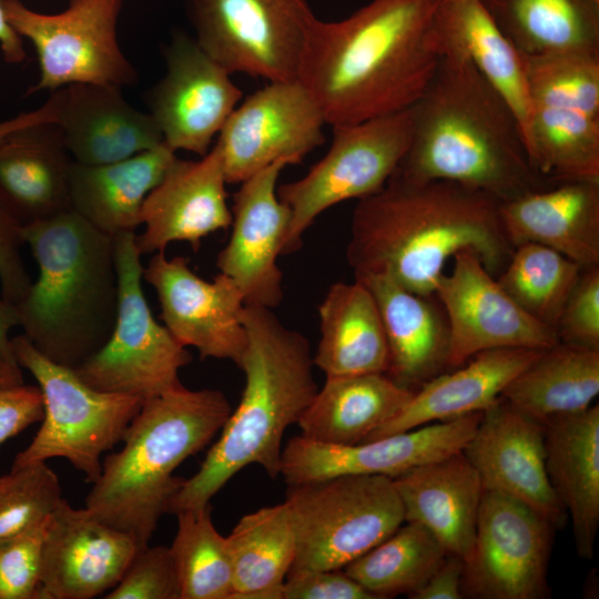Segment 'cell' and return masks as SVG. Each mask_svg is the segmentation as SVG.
<instances>
[{"label":"cell","mask_w":599,"mask_h":599,"mask_svg":"<svg viewBox=\"0 0 599 599\" xmlns=\"http://www.w3.org/2000/svg\"><path fill=\"white\" fill-rule=\"evenodd\" d=\"M500 201L451 181H409L393 174L376 193L358 200L346 248L355 275H383L406 290L435 294L449 258L475 252L497 276L514 245Z\"/></svg>","instance_id":"6da1fadb"},{"label":"cell","mask_w":599,"mask_h":599,"mask_svg":"<svg viewBox=\"0 0 599 599\" xmlns=\"http://www.w3.org/2000/svg\"><path fill=\"white\" fill-rule=\"evenodd\" d=\"M440 0H373L341 21L313 13L296 80L331 126L405 111L423 93L440 57L428 39Z\"/></svg>","instance_id":"7a4b0ae2"},{"label":"cell","mask_w":599,"mask_h":599,"mask_svg":"<svg viewBox=\"0 0 599 599\" xmlns=\"http://www.w3.org/2000/svg\"><path fill=\"white\" fill-rule=\"evenodd\" d=\"M409 110L410 141L395 174L460 183L500 202L555 185L532 167L510 105L464 57L441 55Z\"/></svg>","instance_id":"3957f363"},{"label":"cell","mask_w":599,"mask_h":599,"mask_svg":"<svg viewBox=\"0 0 599 599\" xmlns=\"http://www.w3.org/2000/svg\"><path fill=\"white\" fill-rule=\"evenodd\" d=\"M246 346L240 369L245 385L237 407L221 428L199 470L171 499L167 514L209 505L244 467L257 464L280 475L282 439L318 387L307 338L286 327L270 308L244 306Z\"/></svg>","instance_id":"277c9868"},{"label":"cell","mask_w":599,"mask_h":599,"mask_svg":"<svg viewBox=\"0 0 599 599\" xmlns=\"http://www.w3.org/2000/svg\"><path fill=\"white\" fill-rule=\"evenodd\" d=\"M38 277L16 304L19 326L55 364L77 368L109 339L118 311L114 237L73 210L26 224Z\"/></svg>","instance_id":"5b68a950"},{"label":"cell","mask_w":599,"mask_h":599,"mask_svg":"<svg viewBox=\"0 0 599 599\" xmlns=\"http://www.w3.org/2000/svg\"><path fill=\"white\" fill-rule=\"evenodd\" d=\"M232 412L217 389L183 385L144 399L128 426L122 448L106 455L84 509L97 520L149 541L184 478L175 469L203 449Z\"/></svg>","instance_id":"8992f818"},{"label":"cell","mask_w":599,"mask_h":599,"mask_svg":"<svg viewBox=\"0 0 599 599\" xmlns=\"http://www.w3.org/2000/svg\"><path fill=\"white\" fill-rule=\"evenodd\" d=\"M11 342L17 364L34 377L43 402L41 426L11 468L61 457L85 483H95L102 455L122 441L143 400L90 387L72 368L44 357L23 334Z\"/></svg>","instance_id":"52a82bcc"},{"label":"cell","mask_w":599,"mask_h":599,"mask_svg":"<svg viewBox=\"0 0 599 599\" xmlns=\"http://www.w3.org/2000/svg\"><path fill=\"white\" fill-rule=\"evenodd\" d=\"M287 486L296 544L290 572L343 569L405 521L387 476L342 475Z\"/></svg>","instance_id":"ba28073f"},{"label":"cell","mask_w":599,"mask_h":599,"mask_svg":"<svg viewBox=\"0 0 599 599\" xmlns=\"http://www.w3.org/2000/svg\"><path fill=\"white\" fill-rule=\"evenodd\" d=\"M135 234L114 237L119 296L112 333L73 370L94 389L144 400L182 385L179 372L192 356L151 312L143 293L144 267Z\"/></svg>","instance_id":"9c48e42d"},{"label":"cell","mask_w":599,"mask_h":599,"mask_svg":"<svg viewBox=\"0 0 599 599\" xmlns=\"http://www.w3.org/2000/svg\"><path fill=\"white\" fill-rule=\"evenodd\" d=\"M327 153L296 181L277 187L291 222L283 255L302 246V236L315 219L341 202L378 192L397 170L410 141L407 109L355 124L332 126Z\"/></svg>","instance_id":"30bf717a"},{"label":"cell","mask_w":599,"mask_h":599,"mask_svg":"<svg viewBox=\"0 0 599 599\" xmlns=\"http://www.w3.org/2000/svg\"><path fill=\"white\" fill-rule=\"evenodd\" d=\"M123 0H69L58 13H42L21 0H2L11 28L37 52L40 78L29 93L77 83L133 87L138 72L122 52L116 24Z\"/></svg>","instance_id":"8fae6325"},{"label":"cell","mask_w":599,"mask_h":599,"mask_svg":"<svg viewBox=\"0 0 599 599\" xmlns=\"http://www.w3.org/2000/svg\"><path fill=\"white\" fill-rule=\"evenodd\" d=\"M194 39L231 74L295 80L307 22L306 0H186Z\"/></svg>","instance_id":"7c38bea8"},{"label":"cell","mask_w":599,"mask_h":599,"mask_svg":"<svg viewBox=\"0 0 599 599\" xmlns=\"http://www.w3.org/2000/svg\"><path fill=\"white\" fill-rule=\"evenodd\" d=\"M556 529L526 504L484 490L461 575L463 598L544 599Z\"/></svg>","instance_id":"4fadbf2b"},{"label":"cell","mask_w":599,"mask_h":599,"mask_svg":"<svg viewBox=\"0 0 599 599\" xmlns=\"http://www.w3.org/2000/svg\"><path fill=\"white\" fill-rule=\"evenodd\" d=\"M323 113L295 79L268 82L247 95L217 134L227 184H240L272 163L294 164L324 143Z\"/></svg>","instance_id":"5bb4252c"},{"label":"cell","mask_w":599,"mask_h":599,"mask_svg":"<svg viewBox=\"0 0 599 599\" xmlns=\"http://www.w3.org/2000/svg\"><path fill=\"white\" fill-rule=\"evenodd\" d=\"M449 324L448 370L474 355L496 348L546 349L556 331L522 311L499 286L478 255L464 250L435 290Z\"/></svg>","instance_id":"9a60e30c"},{"label":"cell","mask_w":599,"mask_h":599,"mask_svg":"<svg viewBox=\"0 0 599 599\" xmlns=\"http://www.w3.org/2000/svg\"><path fill=\"white\" fill-rule=\"evenodd\" d=\"M164 58L165 74L148 94L149 113L172 150L204 156L243 92L186 33H174Z\"/></svg>","instance_id":"2e32d148"},{"label":"cell","mask_w":599,"mask_h":599,"mask_svg":"<svg viewBox=\"0 0 599 599\" xmlns=\"http://www.w3.org/2000/svg\"><path fill=\"white\" fill-rule=\"evenodd\" d=\"M481 415L474 413L353 445L322 444L298 435L283 447L280 475L287 485L342 475L394 478L463 450Z\"/></svg>","instance_id":"e0dca14e"},{"label":"cell","mask_w":599,"mask_h":599,"mask_svg":"<svg viewBox=\"0 0 599 599\" xmlns=\"http://www.w3.org/2000/svg\"><path fill=\"white\" fill-rule=\"evenodd\" d=\"M143 280L156 293L164 326L182 346L194 347L201 358L240 366L246 346L245 303L232 278L219 273L206 281L190 268L187 258L159 252L144 267Z\"/></svg>","instance_id":"ac0fdd59"},{"label":"cell","mask_w":599,"mask_h":599,"mask_svg":"<svg viewBox=\"0 0 599 599\" xmlns=\"http://www.w3.org/2000/svg\"><path fill=\"white\" fill-rule=\"evenodd\" d=\"M294 162L278 160L240 183L233 195L232 232L216 267L234 281L246 306L273 309L283 301V274L277 257L291 222L277 195L281 172Z\"/></svg>","instance_id":"d6986e66"},{"label":"cell","mask_w":599,"mask_h":599,"mask_svg":"<svg viewBox=\"0 0 599 599\" xmlns=\"http://www.w3.org/2000/svg\"><path fill=\"white\" fill-rule=\"evenodd\" d=\"M461 451L477 471L484 490L526 504L556 529L565 525L567 512L546 470L542 425L500 396L483 412Z\"/></svg>","instance_id":"ffe728a7"},{"label":"cell","mask_w":599,"mask_h":599,"mask_svg":"<svg viewBox=\"0 0 599 599\" xmlns=\"http://www.w3.org/2000/svg\"><path fill=\"white\" fill-rule=\"evenodd\" d=\"M139 550L128 534L61 499L43 547L38 599H92L113 589Z\"/></svg>","instance_id":"44dd1931"},{"label":"cell","mask_w":599,"mask_h":599,"mask_svg":"<svg viewBox=\"0 0 599 599\" xmlns=\"http://www.w3.org/2000/svg\"><path fill=\"white\" fill-rule=\"evenodd\" d=\"M227 184L216 146L197 161L176 159L142 205L144 230L135 234L141 253L164 252L173 242L196 251L207 235L232 224Z\"/></svg>","instance_id":"7402d4cb"},{"label":"cell","mask_w":599,"mask_h":599,"mask_svg":"<svg viewBox=\"0 0 599 599\" xmlns=\"http://www.w3.org/2000/svg\"><path fill=\"white\" fill-rule=\"evenodd\" d=\"M51 94L57 109L55 123L77 163H113L163 142L151 114L132 106L119 87L77 83Z\"/></svg>","instance_id":"603a6c76"},{"label":"cell","mask_w":599,"mask_h":599,"mask_svg":"<svg viewBox=\"0 0 599 599\" xmlns=\"http://www.w3.org/2000/svg\"><path fill=\"white\" fill-rule=\"evenodd\" d=\"M372 293L388 347L386 375L413 392L448 370L449 324L435 294L406 290L383 275H355Z\"/></svg>","instance_id":"cb8c5ba5"},{"label":"cell","mask_w":599,"mask_h":599,"mask_svg":"<svg viewBox=\"0 0 599 599\" xmlns=\"http://www.w3.org/2000/svg\"><path fill=\"white\" fill-rule=\"evenodd\" d=\"M506 234L516 247L536 243L581 267L599 265V181L557 183L500 203Z\"/></svg>","instance_id":"d4e9b609"},{"label":"cell","mask_w":599,"mask_h":599,"mask_svg":"<svg viewBox=\"0 0 599 599\" xmlns=\"http://www.w3.org/2000/svg\"><path fill=\"white\" fill-rule=\"evenodd\" d=\"M72 163L55 122L12 131L0 143V200L23 225L72 210Z\"/></svg>","instance_id":"484cf974"},{"label":"cell","mask_w":599,"mask_h":599,"mask_svg":"<svg viewBox=\"0 0 599 599\" xmlns=\"http://www.w3.org/2000/svg\"><path fill=\"white\" fill-rule=\"evenodd\" d=\"M405 521L428 529L448 555L470 552L484 488L463 451L412 468L392 478Z\"/></svg>","instance_id":"4316f807"},{"label":"cell","mask_w":599,"mask_h":599,"mask_svg":"<svg viewBox=\"0 0 599 599\" xmlns=\"http://www.w3.org/2000/svg\"><path fill=\"white\" fill-rule=\"evenodd\" d=\"M541 351L496 348L474 355L422 385L397 416L364 441L484 412Z\"/></svg>","instance_id":"83f0119b"},{"label":"cell","mask_w":599,"mask_h":599,"mask_svg":"<svg viewBox=\"0 0 599 599\" xmlns=\"http://www.w3.org/2000/svg\"><path fill=\"white\" fill-rule=\"evenodd\" d=\"M542 426L549 481L571 518L578 556L592 559L599 528V406L554 416Z\"/></svg>","instance_id":"f1b7e54d"},{"label":"cell","mask_w":599,"mask_h":599,"mask_svg":"<svg viewBox=\"0 0 599 599\" xmlns=\"http://www.w3.org/2000/svg\"><path fill=\"white\" fill-rule=\"evenodd\" d=\"M428 39L439 57L454 53L467 59L506 100L526 143L531 104L522 58L480 0H440L430 20Z\"/></svg>","instance_id":"f546056e"},{"label":"cell","mask_w":599,"mask_h":599,"mask_svg":"<svg viewBox=\"0 0 599 599\" xmlns=\"http://www.w3.org/2000/svg\"><path fill=\"white\" fill-rule=\"evenodd\" d=\"M160 145L128 159L101 165L73 161L70 171L71 207L91 225L115 237L142 225V205L176 159Z\"/></svg>","instance_id":"4dcf8cb0"},{"label":"cell","mask_w":599,"mask_h":599,"mask_svg":"<svg viewBox=\"0 0 599 599\" xmlns=\"http://www.w3.org/2000/svg\"><path fill=\"white\" fill-rule=\"evenodd\" d=\"M413 395L385 373L329 376L296 424L309 440L353 445L397 416Z\"/></svg>","instance_id":"1f68e13d"},{"label":"cell","mask_w":599,"mask_h":599,"mask_svg":"<svg viewBox=\"0 0 599 599\" xmlns=\"http://www.w3.org/2000/svg\"><path fill=\"white\" fill-rule=\"evenodd\" d=\"M314 366L326 377L385 373L388 347L377 304L358 280L331 285L318 305Z\"/></svg>","instance_id":"d6a6232c"},{"label":"cell","mask_w":599,"mask_h":599,"mask_svg":"<svg viewBox=\"0 0 599 599\" xmlns=\"http://www.w3.org/2000/svg\"><path fill=\"white\" fill-rule=\"evenodd\" d=\"M599 394V352L558 342L542 349L502 390L501 397L544 425L583 410Z\"/></svg>","instance_id":"836d02e7"},{"label":"cell","mask_w":599,"mask_h":599,"mask_svg":"<svg viewBox=\"0 0 599 599\" xmlns=\"http://www.w3.org/2000/svg\"><path fill=\"white\" fill-rule=\"evenodd\" d=\"M522 55L599 52V0H480Z\"/></svg>","instance_id":"e575fe53"},{"label":"cell","mask_w":599,"mask_h":599,"mask_svg":"<svg viewBox=\"0 0 599 599\" xmlns=\"http://www.w3.org/2000/svg\"><path fill=\"white\" fill-rule=\"evenodd\" d=\"M226 539L233 566L231 599H283L296 554L285 501L243 516Z\"/></svg>","instance_id":"d590c367"},{"label":"cell","mask_w":599,"mask_h":599,"mask_svg":"<svg viewBox=\"0 0 599 599\" xmlns=\"http://www.w3.org/2000/svg\"><path fill=\"white\" fill-rule=\"evenodd\" d=\"M526 146L535 171L554 184L599 181V118L576 109L535 105Z\"/></svg>","instance_id":"8d00e7d4"},{"label":"cell","mask_w":599,"mask_h":599,"mask_svg":"<svg viewBox=\"0 0 599 599\" xmlns=\"http://www.w3.org/2000/svg\"><path fill=\"white\" fill-rule=\"evenodd\" d=\"M447 555L428 529L418 522L404 521L343 569L375 599L397 595L409 597L428 580Z\"/></svg>","instance_id":"74e56055"},{"label":"cell","mask_w":599,"mask_h":599,"mask_svg":"<svg viewBox=\"0 0 599 599\" xmlns=\"http://www.w3.org/2000/svg\"><path fill=\"white\" fill-rule=\"evenodd\" d=\"M170 547L175 562L181 599H231L233 566L226 537L212 520L211 504L182 510Z\"/></svg>","instance_id":"f35d334b"},{"label":"cell","mask_w":599,"mask_h":599,"mask_svg":"<svg viewBox=\"0 0 599 599\" xmlns=\"http://www.w3.org/2000/svg\"><path fill=\"white\" fill-rule=\"evenodd\" d=\"M581 270L550 247L522 243L514 248L496 281L529 316L555 329Z\"/></svg>","instance_id":"ab89813d"},{"label":"cell","mask_w":599,"mask_h":599,"mask_svg":"<svg viewBox=\"0 0 599 599\" xmlns=\"http://www.w3.org/2000/svg\"><path fill=\"white\" fill-rule=\"evenodd\" d=\"M531 108L576 109L599 118V52L522 55Z\"/></svg>","instance_id":"60d3db41"},{"label":"cell","mask_w":599,"mask_h":599,"mask_svg":"<svg viewBox=\"0 0 599 599\" xmlns=\"http://www.w3.org/2000/svg\"><path fill=\"white\" fill-rule=\"evenodd\" d=\"M61 499L59 478L47 461L11 468L0 476V539L50 515Z\"/></svg>","instance_id":"b9f144b4"},{"label":"cell","mask_w":599,"mask_h":599,"mask_svg":"<svg viewBox=\"0 0 599 599\" xmlns=\"http://www.w3.org/2000/svg\"><path fill=\"white\" fill-rule=\"evenodd\" d=\"M51 514L0 539V599H38Z\"/></svg>","instance_id":"7bdbcfd3"},{"label":"cell","mask_w":599,"mask_h":599,"mask_svg":"<svg viewBox=\"0 0 599 599\" xmlns=\"http://www.w3.org/2000/svg\"><path fill=\"white\" fill-rule=\"evenodd\" d=\"M104 599H181L179 576L170 547L140 548L118 585Z\"/></svg>","instance_id":"ee69618b"},{"label":"cell","mask_w":599,"mask_h":599,"mask_svg":"<svg viewBox=\"0 0 599 599\" xmlns=\"http://www.w3.org/2000/svg\"><path fill=\"white\" fill-rule=\"evenodd\" d=\"M555 331L561 343L599 352V265L582 267Z\"/></svg>","instance_id":"f6af8a7d"},{"label":"cell","mask_w":599,"mask_h":599,"mask_svg":"<svg viewBox=\"0 0 599 599\" xmlns=\"http://www.w3.org/2000/svg\"><path fill=\"white\" fill-rule=\"evenodd\" d=\"M23 224L0 200V286L1 295L17 304L32 281L24 265L21 247Z\"/></svg>","instance_id":"bcb514c9"},{"label":"cell","mask_w":599,"mask_h":599,"mask_svg":"<svg viewBox=\"0 0 599 599\" xmlns=\"http://www.w3.org/2000/svg\"><path fill=\"white\" fill-rule=\"evenodd\" d=\"M283 599H375L344 569L290 572L283 585Z\"/></svg>","instance_id":"7dc6e473"},{"label":"cell","mask_w":599,"mask_h":599,"mask_svg":"<svg viewBox=\"0 0 599 599\" xmlns=\"http://www.w3.org/2000/svg\"><path fill=\"white\" fill-rule=\"evenodd\" d=\"M43 417L42 395L38 386L0 387V445Z\"/></svg>","instance_id":"c3c4849f"},{"label":"cell","mask_w":599,"mask_h":599,"mask_svg":"<svg viewBox=\"0 0 599 599\" xmlns=\"http://www.w3.org/2000/svg\"><path fill=\"white\" fill-rule=\"evenodd\" d=\"M464 560L447 555L428 580L413 592L410 599H463L461 575Z\"/></svg>","instance_id":"681fc988"},{"label":"cell","mask_w":599,"mask_h":599,"mask_svg":"<svg viewBox=\"0 0 599 599\" xmlns=\"http://www.w3.org/2000/svg\"><path fill=\"white\" fill-rule=\"evenodd\" d=\"M55 102L52 95L38 109L0 122V143L12 131L22 128L24 125L39 122V121H53L55 122Z\"/></svg>","instance_id":"f907efd6"},{"label":"cell","mask_w":599,"mask_h":599,"mask_svg":"<svg viewBox=\"0 0 599 599\" xmlns=\"http://www.w3.org/2000/svg\"><path fill=\"white\" fill-rule=\"evenodd\" d=\"M19 326V314L16 304L0 298V358L18 365L10 338V331Z\"/></svg>","instance_id":"816d5d0a"},{"label":"cell","mask_w":599,"mask_h":599,"mask_svg":"<svg viewBox=\"0 0 599 599\" xmlns=\"http://www.w3.org/2000/svg\"><path fill=\"white\" fill-rule=\"evenodd\" d=\"M0 49L3 59L9 63H21L27 58L22 38L11 28L6 19L2 0H0Z\"/></svg>","instance_id":"f5cc1de1"},{"label":"cell","mask_w":599,"mask_h":599,"mask_svg":"<svg viewBox=\"0 0 599 599\" xmlns=\"http://www.w3.org/2000/svg\"><path fill=\"white\" fill-rule=\"evenodd\" d=\"M23 384L22 368L0 358V387Z\"/></svg>","instance_id":"db71d44e"}]
</instances>
